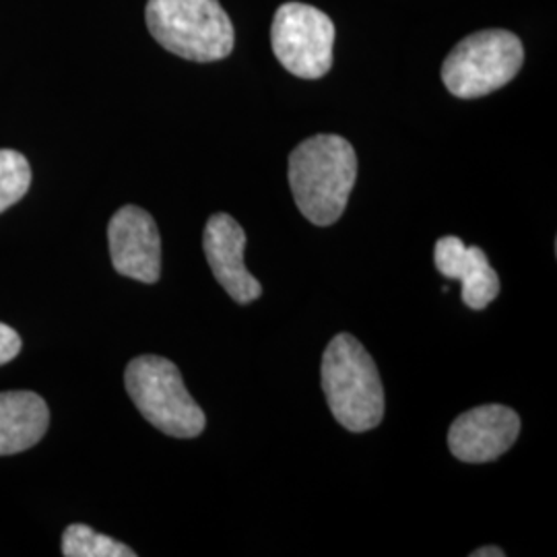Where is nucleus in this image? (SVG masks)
<instances>
[{
  "mask_svg": "<svg viewBox=\"0 0 557 557\" xmlns=\"http://www.w3.org/2000/svg\"><path fill=\"white\" fill-rule=\"evenodd\" d=\"M21 337L15 329L0 322V366L13 361L20 356Z\"/></svg>",
  "mask_w": 557,
  "mask_h": 557,
  "instance_id": "4468645a",
  "label": "nucleus"
},
{
  "mask_svg": "<svg viewBox=\"0 0 557 557\" xmlns=\"http://www.w3.org/2000/svg\"><path fill=\"white\" fill-rule=\"evenodd\" d=\"M520 434V418L506 405H481L455 419L448 430L450 453L462 462H492L506 455Z\"/></svg>",
  "mask_w": 557,
  "mask_h": 557,
  "instance_id": "6e6552de",
  "label": "nucleus"
},
{
  "mask_svg": "<svg viewBox=\"0 0 557 557\" xmlns=\"http://www.w3.org/2000/svg\"><path fill=\"white\" fill-rule=\"evenodd\" d=\"M50 425L46 400L29 391L0 393V457L36 446Z\"/></svg>",
  "mask_w": 557,
  "mask_h": 557,
  "instance_id": "9b49d317",
  "label": "nucleus"
},
{
  "mask_svg": "<svg viewBox=\"0 0 557 557\" xmlns=\"http://www.w3.org/2000/svg\"><path fill=\"white\" fill-rule=\"evenodd\" d=\"M108 242L116 273L147 285L160 281V230L147 211L135 205L122 207L110 220Z\"/></svg>",
  "mask_w": 557,
  "mask_h": 557,
  "instance_id": "0eeeda50",
  "label": "nucleus"
},
{
  "mask_svg": "<svg viewBox=\"0 0 557 557\" xmlns=\"http://www.w3.org/2000/svg\"><path fill=\"white\" fill-rule=\"evenodd\" d=\"M524 62L522 41L506 29H485L458 41L442 64V81L458 100L490 96L515 79Z\"/></svg>",
  "mask_w": 557,
  "mask_h": 557,
  "instance_id": "39448f33",
  "label": "nucleus"
},
{
  "mask_svg": "<svg viewBox=\"0 0 557 557\" xmlns=\"http://www.w3.org/2000/svg\"><path fill=\"white\" fill-rule=\"evenodd\" d=\"M32 184V168L17 151L0 149V213L20 202Z\"/></svg>",
  "mask_w": 557,
  "mask_h": 557,
  "instance_id": "ddd939ff",
  "label": "nucleus"
},
{
  "mask_svg": "<svg viewBox=\"0 0 557 557\" xmlns=\"http://www.w3.org/2000/svg\"><path fill=\"white\" fill-rule=\"evenodd\" d=\"M358 178V156L338 135H317L289 156V186L299 213L326 227L341 220Z\"/></svg>",
  "mask_w": 557,
  "mask_h": 557,
  "instance_id": "f257e3e1",
  "label": "nucleus"
},
{
  "mask_svg": "<svg viewBox=\"0 0 557 557\" xmlns=\"http://www.w3.org/2000/svg\"><path fill=\"white\" fill-rule=\"evenodd\" d=\"M64 557H135L137 554L116 539L96 533L87 524H71L62 535Z\"/></svg>",
  "mask_w": 557,
  "mask_h": 557,
  "instance_id": "f8f14e48",
  "label": "nucleus"
},
{
  "mask_svg": "<svg viewBox=\"0 0 557 557\" xmlns=\"http://www.w3.org/2000/svg\"><path fill=\"white\" fill-rule=\"evenodd\" d=\"M145 20L165 50L193 62H215L234 50V25L220 0H149Z\"/></svg>",
  "mask_w": 557,
  "mask_h": 557,
  "instance_id": "7ed1b4c3",
  "label": "nucleus"
},
{
  "mask_svg": "<svg viewBox=\"0 0 557 557\" xmlns=\"http://www.w3.org/2000/svg\"><path fill=\"white\" fill-rule=\"evenodd\" d=\"M322 391L331 413L349 432H368L384 418V384L358 338L341 333L322 356Z\"/></svg>",
  "mask_w": 557,
  "mask_h": 557,
  "instance_id": "f03ea898",
  "label": "nucleus"
},
{
  "mask_svg": "<svg viewBox=\"0 0 557 557\" xmlns=\"http://www.w3.org/2000/svg\"><path fill=\"white\" fill-rule=\"evenodd\" d=\"M202 248L213 277L220 281L230 298L238 304H250L262 296L259 278L252 277L244 264L246 232L232 215L218 213L207 221Z\"/></svg>",
  "mask_w": 557,
  "mask_h": 557,
  "instance_id": "1a4fd4ad",
  "label": "nucleus"
},
{
  "mask_svg": "<svg viewBox=\"0 0 557 557\" xmlns=\"http://www.w3.org/2000/svg\"><path fill=\"white\" fill-rule=\"evenodd\" d=\"M436 269L444 277L462 283V301L483 310L499 296V277L479 246H467L457 236H444L434 248Z\"/></svg>",
  "mask_w": 557,
  "mask_h": 557,
  "instance_id": "9d476101",
  "label": "nucleus"
},
{
  "mask_svg": "<svg viewBox=\"0 0 557 557\" xmlns=\"http://www.w3.org/2000/svg\"><path fill=\"white\" fill-rule=\"evenodd\" d=\"M506 552L499 547H481L478 552H473L471 557H504Z\"/></svg>",
  "mask_w": 557,
  "mask_h": 557,
  "instance_id": "2eb2a0df",
  "label": "nucleus"
},
{
  "mask_svg": "<svg viewBox=\"0 0 557 557\" xmlns=\"http://www.w3.org/2000/svg\"><path fill=\"white\" fill-rule=\"evenodd\" d=\"M126 391L140 416L172 438H197L207 418L190 397L176 363L160 356L133 359L124 374Z\"/></svg>",
  "mask_w": 557,
  "mask_h": 557,
  "instance_id": "20e7f679",
  "label": "nucleus"
},
{
  "mask_svg": "<svg viewBox=\"0 0 557 557\" xmlns=\"http://www.w3.org/2000/svg\"><path fill=\"white\" fill-rule=\"evenodd\" d=\"M271 44L285 71L299 79H320L333 66L335 23L312 4L285 2L275 13Z\"/></svg>",
  "mask_w": 557,
  "mask_h": 557,
  "instance_id": "423d86ee",
  "label": "nucleus"
}]
</instances>
